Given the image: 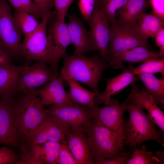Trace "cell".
Segmentation results:
<instances>
[{
	"mask_svg": "<svg viewBox=\"0 0 164 164\" xmlns=\"http://www.w3.org/2000/svg\"><path fill=\"white\" fill-rule=\"evenodd\" d=\"M62 58V68L68 75L90 87L96 97L100 94L98 84L103 71L110 66L108 63L103 60L99 55L87 57L83 54L69 55L66 52Z\"/></svg>",
	"mask_w": 164,
	"mask_h": 164,
	"instance_id": "6da1fadb",
	"label": "cell"
},
{
	"mask_svg": "<svg viewBox=\"0 0 164 164\" xmlns=\"http://www.w3.org/2000/svg\"><path fill=\"white\" fill-rule=\"evenodd\" d=\"M143 108L130 101L126 106L129 114V119L125 120L124 134L125 138L124 144L132 148H136L143 142L149 140L162 143V132L156 128L155 124L148 114L144 112Z\"/></svg>",
	"mask_w": 164,
	"mask_h": 164,
	"instance_id": "7a4b0ae2",
	"label": "cell"
},
{
	"mask_svg": "<svg viewBox=\"0 0 164 164\" xmlns=\"http://www.w3.org/2000/svg\"><path fill=\"white\" fill-rule=\"evenodd\" d=\"M85 130L92 141L91 154L94 164L101 159L114 158L125 153L123 130L113 131L93 120Z\"/></svg>",
	"mask_w": 164,
	"mask_h": 164,
	"instance_id": "3957f363",
	"label": "cell"
},
{
	"mask_svg": "<svg viewBox=\"0 0 164 164\" xmlns=\"http://www.w3.org/2000/svg\"><path fill=\"white\" fill-rule=\"evenodd\" d=\"M35 91L21 94L16 99L14 112L21 146L24 145L30 133L47 115L40 97H37Z\"/></svg>",
	"mask_w": 164,
	"mask_h": 164,
	"instance_id": "277c9868",
	"label": "cell"
},
{
	"mask_svg": "<svg viewBox=\"0 0 164 164\" xmlns=\"http://www.w3.org/2000/svg\"><path fill=\"white\" fill-rule=\"evenodd\" d=\"M50 13L42 19L36 29L29 36L24 37L21 43L20 55L27 61H42L50 65L52 63L54 48L47 31V23Z\"/></svg>",
	"mask_w": 164,
	"mask_h": 164,
	"instance_id": "5b68a950",
	"label": "cell"
},
{
	"mask_svg": "<svg viewBox=\"0 0 164 164\" xmlns=\"http://www.w3.org/2000/svg\"><path fill=\"white\" fill-rule=\"evenodd\" d=\"M47 63L39 61L32 65L22 66L18 81L19 93L23 94L32 92L58 76V71L48 67Z\"/></svg>",
	"mask_w": 164,
	"mask_h": 164,
	"instance_id": "8992f818",
	"label": "cell"
},
{
	"mask_svg": "<svg viewBox=\"0 0 164 164\" xmlns=\"http://www.w3.org/2000/svg\"><path fill=\"white\" fill-rule=\"evenodd\" d=\"M16 96H0V144L20 149L14 107Z\"/></svg>",
	"mask_w": 164,
	"mask_h": 164,
	"instance_id": "52a82bcc",
	"label": "cell"
},
{
	"mask_svg": "<svg viewBox=\"0 0 164 164\" xmlns=\"http://www.w3.org/2000/svg\"><path fill=\"white\" fill-rule=\"evenodd\" d=\"M11 7L6 0H0V40L13 59L21 57L20 47L23 34L15 21Z\"/></svg>",
	"mask_w": 164,
	"mask_h": 164,
	"instance_id": "ba28073f",
	"label": "cell"
},
{
	"mask_svg": "<svg viewBox=\"0 0 164 164\" xmlns=\"http://www.w3.org/2000/svg\"><path fill=\"white\" fill-rule=\"evenodd\" d=\"M70 129L64 122L47 113L41 123L30 133L21 146L26 147L47 141H65Z\"/></svg>",
	"mask_w": 164,
	"mask_h": 164,
	"instance_id": "9c48e42d",
	"label": "cell"
},
{
	"mask_svg": "<svg viewBox=\"0 0 164 164\" xmlns=\"http://www.w3.org/2000/svg\"><path fill=\"white\" fill-rule=\"evenodd\" d=\"M97 109L78 104L52 105L45 111L64 122L71 129L77 130L85 128L93 120Z\"/></svg>",
	"mask_w": 164,
	"mask_h": 164,
	"instance_id": "30bf717a",
	"label": "cell"
},
{
	"mask_svg": "<svg viewBox=\"0 0 164 164\" xmlns=\"http://www.w3.org/2000/svg\"><path fill=\"white\" fill-rule=\"evenodd\" d=\"M47 31L53 44L54 54L50 67L57 71L59 61L72 43L67 24L58 17L56 11H51L48 18Z\"/></svg>",
	"mask_w": 164,
	"mask_h": 164,
	"instance_id": "8fae6325",
	"label": "cell"
},
{
	"mask_svg": "<svg viewBox=\"0 0 164 164\" xmlns=\"http://www.w3.org/2000/svg\"><path fill=\"white\" fill-rule=\"evenodd\" d=\"M110 28L107 60L108 58L117 52L138 46L148 47L147 42L142 38L133 28L117 23L110 25Z\"/></svg>",
	"mask_w": 164,
	"mask_h": 164,
	"instance_id": "7c38bea8",
	"label": "cell"
},
{
	"mask_svg": "<svg viewBox=\"0 0 164 164\" xmlns=\"http://www.w3.org/2000/svg\"><path fill=\"white\" fill-rule=\"evenodd\" d=\"M65 80L60 73L55 79L35 90V93L40 96L41 101L44 106L78 104L65 89Z\"/></svg>",
	"mask_w": 164,
	"mask_h": 164,
	"instance_id": "4fadbf2b",
	"label": "cell"
},
{
	"mask_svg": "<svg viewBox=\"0 0 164 164\" xmlns=\"http://www.w3.org/2000/svg\"><path fill=\"white\" fill-rule=\"evenodd\" d=\"M65 138L77 164H94L91 154L92 141L85 128H70Z\"/></svg>",
	"mask_w": 164,
	"mask_h": 164,
	"instance_id": "5bb4252c",
	"label": "cell"
},
{
	"mask_svg": "<svg viewBox=\"0 0 164 164\" xmlns=\"http://www.w3.org/2000/svg\"><path fill=\"white\" fill-rule=\"evenodd\" d=\"M131 96V92L126 99L120 104L98 107L94 117L93 121L113 131L123 130L125 121L123 119L124 114Z\"/></svg>",
	"mask_w": 164,
	"mask_h": 164,
	"instance_id": "9a60e30c",
	"label": "cell"
},
{
	"mask_svg": "<svg viewBox=\"0 0 164 164\" xmlns=\"http://www.w3.org/2000/svg\"><path fill=\"white\" fill-rule=\"evenodd\" d=\"M67 24L72 43L75 46L74 54H80L97 50L90 31L85 27L83 22L73 14L67 13Z\"/></svg>",
	"mask_w": 164,
	"mask_h": 164,
	"instance_id": "2e32d148",
	"label": "cell"
},
{
	"mask_svg": "<svg viewBox=\"0 0 164 164\" xmlns=\"http://www.w3.org/2000/svg\"><path fill=\"white\" fill-rule=\"evenodd\" d=\"M87 23L98 55L103 60L107 62L110 34L109 24L100 11L98 7Z\"/></svg>",
	"mask_w": 164,
	"mask_h": 164,
	"instance_id": "e0dca14e",
	"label": "cell"
},
{
	"mask_svg": "<svg viewBox=\"0 0 164 164\" xmlns=\"http://www.w3.org/2000/svg\"><path fill=\"white\" fill-rule=\"evenodd\" d=\"M122 70L123 72L120 74L110 79H105L107 85L105 90L96 97L95 100L98 103L104 104L105 105L118 104L117 100L111 98V96L119 93L130 84L139 80L128 68L125 67Z\"/></svg>",
	"mask_w": 164,
	"mask_h": 164,
	"instance_id": "ac0fdd59",
	"label": "cell"
},
{
	"mask_svg": "<svg viewBox=\"0 0 164 164\" xmlns=\"http://www.w3.org/2000/svg\"><path fill=\"white\" fill-rule=\"evenodd\" d=\"M132 96L130 101L147 110L152 121L162 131V141L164 139V114L159 108L153 97L148 94L144 88L139 87L135 82L132 83Z\"/></svg>",
	"mask_w": 164,
	"mask_h": 164,
	"instance_id": "d6986e66",
	"label": "cell"
},
{
	"mask_svg": "<svg viewBox=\"0 0 164 164\" xmlns=\"http://www.w3.org/2000/svg\"><path fill=\"white\" fill-rule=\"evenodd\" d=\"M159 57H163L159 53L150 51L147 47L140 46L116 53L108 58L107 62L111 68L123 70L125 67L123 62L133 63H143L150 59Z\"/></svg>",
	"mask_w": 164,
	"mask_h": 164,
	"instance_id": "ffe728a7",
	"label": "cell"
},
{
	"mask_svg": "<svg viewBox=\"0 0 164 164\" xmlns=\"http://www.w3.org/2000/svg\"><path fill=\"white\" fill-rule=\"evenodd\" d=\"M150 4L149 0H128L118 16L117 23L133 28L140 15Z\"/></svg>",
	"mask_w": 164,
	"mask_h": 164,
	"instance_id": "44dd1931",
	"label": "cell"
},
{
	"mask_svg": "<svg viewBox=\"0 0 164 164\" xmlns=\"http://www.w3.org/2000/svg\"><path fill=\"white\" fill-rule=\"evenodd\" d=\"M60 73L69 85L70 91L68 93L75 102L94 109L97 108L98 103L95 100L96 94L94 92L83 87L77 81L68 75L63 68L61 70Z\"/></svg>",
	"mask_w": 164,
	"mask_h": 164,
	"instance_id": "7402d4cb",
	"label": "cell"
},
{
	"mask_svg": "<svg viewBox=\"0 0 164 164\" xmlns=\"http://www.w3.org/2000/svg\"><path fill=\"white\" fill-rule=\"evenodd\" d=\"M22 68L13 64L0 66V96H16L19 93L18 81Z\"/></svg>",
	"mask_w": 164,
	"mask_h": 164,
	"instance_id": "603a6c76",
	"label": "cell"
},
{
	"mask_svg": "<svg viewBox=\"0 0 164 164\" xmlns=\"http://www.w3.org/2000/svg\"><path fill=\"white\" fill-rule=\"evenodd\" d=\"M164 20L154 14L145 12L139 17L137 22L133 28L144 40L154 37L157 31L163 27Z\"/></svg>",
	"mask_w": 164,
	"mask_h": 164,
	"instance_id": "cb8c5ba5",
	"label": "cell"
},
{
	"mask_svg": "<svg viewBox=\"0 0 164 164\" xmlns=\"http://www.w3.org/2000/svg\"><path fill=\"white\" fill-rule=\"evenodd\" d=\"M144 84L145 92L151 96L158 106L164 105V77L158 79L153 74L142 73L136 74Z\"/></svg>",
	"mask_w": 164,
	"mask_h": 164,
	"instance_id": "d4e9b609",
	"label": "cell"
},
{
	"mask_svg": "<svg viewBox=\"0 0 164 164\" xmlns=\"http://www.w3.org/2000/svg\"><path fill=\"white\" fill-rule=\"evenodd\" d=\"M128 0H97L98 9L110 25L117 23L116 18Z\"/></svg>",
	"mask_w": 164,
	"mask_h": 164,
	"instance_id": "484cf974",
	"label": "cell"
},
{
	"mask_svg": "<svg viewBox=\"0 0 164 164\" xmlns=\"http://www.w3.org/2000/svg\"><path fill=\"white\" fill-rule=\"evenodd\" d=\"M15 21L24 37L31 35L39 24V19L33 15L23 11L15 9L13 12Z\"/></svg>",
	"mask_w": 164,
	"mask_h": 164,
	"instance_id": "4316f807",
	"label": "cell"
},
{
	"mask_svg": "<svg viewBox=\"0 0 164 164\" xmlns=\"http://www.w3.org/2000/svg\"><path fill=\"white\" fill-rule=\"evenodd\" d=\"M61 142L46 141L39 144L37 149L39 160L44 164H57Z\"/></svg>",
	"mask_w": 164,
	"mask_h": 164,
	"instance_id": "83f0119b",
	"label": "cell"
},
{
	"mask_svg": "<svg viewBox=\"0 0 164 164\" xmlns=\"http://www.w3.org/2000/svg\"><path fill=\"white\" fill-rule=\"evenodd\" d=\"M135 75L145 73L154 74L161 73L164 76V58L157 57L148 60L137 67H128Z\"/></svg>",
	"mask_w": 164,
	"mask_h": 164,
	"instance_id": "f1b7e54d",
	"label": "cell"
},
{
	"mask_svg": "<svg viewBox=\"0 0 164 164\" xmlns=\"http://www.w3.org/2000/svg\"><path fill=\"white\" fill-rule=\"evenodd\" d=\"M135 148L132 157L127 161V164H161L159 158L154 156L152 153L146 152L147 147L143 145L141 149Z\"/></svg>",
	"mask_w": 164,
	"mask_h": 164,
	"instance_id": "f546056e",
	"label": "cell"
},
{
	"mask_svg": "<svg viewBox=\"0 0 164 164\" xmlns=\"http://www.w3.org/2000/svg\"><path fill=\"white\" fill-rule=\"evenodd\" d=\"M11 7L15 9L26 12L35 16L37 19L40 18L36 7L32 0H6Z\"/></svg>",
	"mask_w": 164,
	"mask_h": 164,
	"instance_id": "4dcf8cb0",
	"label": "cell"
},
{
	"mask_svg": "<svg viewBox=\"0 0 164 164\" xmlns=\"http://www.w3.org/2000/svg\"><path fill=\"white\" fill-rule=\"evenodd\" d=\"M78 5L81 14L87 22L98 8L97 0H79Z\"/></svg>",
	"mask_w": 164,
	"mask_h": 164,
	"instance_id": "1f68e13d",
	"label": "cell"
},
{
	"mask_svg": "<svg viewBox=\"0 0 164 164\" xmlns=\"http://www.w3.org/2000/svg\"><path fill=\"white\" fill-rule=\"evenodd\" d=\"M19 155L6 146L0 148V164H17Z\"/></svg>",
	"mask_w": 164,
	"mask_h": 164,
	"instance_id": "d6a6232c",
	"label": "cell"
},
{
	"mask_svg": "<svg viewBox=\"0 0 164 164\" xmlns=\"http://www.w3.org/2000/svg\"><path fill=\"white\" fill-rule=\"evenodd\" d=\"M57 164H77L69 147L67 140L61 142Z\"/></svg>",
	"mask_w": 164,
	"mask_h": 164,
	"instance_id": "836d02e7",
	"label": "cell"
},
{
	"mask_svg": "<svg viewBox=\"0 0 164 164\" xmlns=\"http://www.w3.org/2000/svg\"><path fill=\"white\" fill-rule=\"evenodd\" d=\"M37 9L40 18L44 19L54 6V0H32Z\"/></svg>",
	"mask_w": 164,
	"mask_h": 164,
	"instance_id": "e575fe53",
	"label": "cell"
},
{
	"mask_svg": "<svg viewBox=\"0 0 164 164\" xmlns=\"http://www.w3.org/2000/svg\"><path fill=\"white\" fill-rule=\"evenodd\" d=\"M76 0H54V6L59 18L65 21L67 10L72 3Z\"/></svg>",
	"mask_w": 164,
	"mask_h": 164,
	"instance_id": "d590c367",
	"label": "cell"
},
{
	"mask_svg": "<svg viewBox=\"0 0 164 164\" xmlns=\"http://www.w3.org/2000/svg\"><path fill=\"white\" fill-rule=\"evenodd\" d=\"M136 148H132L123 154L111 159H103L100 160L97 164H125L127 159L131 157V154Z\"/></svg>",
	"mask_w": 164,
	"mask_h": 164,
	"instance_id": "8d00e7d4",
	"label": "cell"
},
{
	"mask_svg": "<svg viewBox=\"0 0 164 164\" xmlns=\"http://www.w3.org/2000/svg\"><path fill=\"white\" fill-rule=\"evenodd\" d=\"M12 60L9 51L0 40V66L12 64Z\"/></svg>",
	"mask_w": 164,
	"mask_h": 164,
	"instance_id": "74e56055",
	"label": "cell"
},
{
	"mask_svg": "<svg viewBox=\"0 0 164 164\" xmlns=\"http://www.w3.org/2000/svg\"><path fill=\"white\" fill-rule=\"evenodd\" d=\"M19 160L17 164H43L33 159L24 147H21Z\"/></svg>",
	"mask_w": 164,
	"mask_h": 164,
	"instance_id": "f35d334b",
	"label": "cell"
},
{
	"mask_svg": "<svg viewBox=\"0 0 164 164\" xmlns=\"http://www.w3.org/2000/svg\"><path fill=\"white\" fill-rule=\"evenodd\" d=\"M153 14L164 20V0H149Z\"/></svg>",
	"mask_w": 164,
	"mask_h": 164,
	"instance_id": "ab89813d",
	"label": "cell"
},
{
	"mask_svg": "<svg viewBox=\"0 0 164 164\" xmlns=\"http://www.w3.org/2000/svg\"><path fill=\"white\" fill-rule=\"evenodd\" d=\"M156 45L160 48L159 53L162 57L164 56V28H160L156 33L154 37Z\"/></svg>",
	"mask_w": 164,
	"mask_h": 164,
	"instance_id": "60d3db41",
	"label": "cell"
},
{
	"mask_svg": "<svg viewBox=\"0 0 164 164\" xmlns=\"http://www.w3.org/2000/svg\"><path fill=\"white\" fill-rule=\"evenodd\" d=\"M156 153L158 157V158L160 159L161 164H164V151H157L156 152Z\"/></svg>",
	"mask_w": 164,
	"mask_h": 164,
	"instance_id": "b9f144b4",
	"label": "cell"
}]
</instances>
